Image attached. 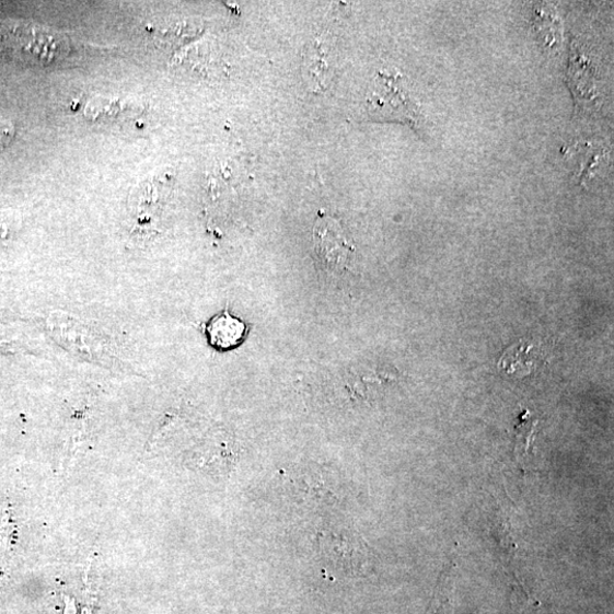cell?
<instances>
[{
    "label": "cell",
    "instance_id": "obj_1",
    "mask_svg": "<svg viewBox=\"0 0 614 614\" xmlns=\"http://www.w3.org/2000/svg\"><path fill=\"white\" fill-rule=\"evenodd\" d=\"M367 104L372 119L397 121L414 128L421 125L418 107L403 86L401 76L379 73L368 94Z\"/></svg>",
    "mask_w": 614,
    "mask_h": 614
},
{
    "label": "cell",
    "instance_id": "obj_2",
    "mask_svg": "<svg viewBox=\"0 0 614 614\" xmlns=\"http://www.w3.org/2000/svg\"><path fill=\"white\" fill-rule=\"evenodd\" d=\"M312 241L315 259L329 275H343L349 269L355 248L348 243L336 219L318 213L312 231Z\"/></svg>",
    "mask_w": 614,
    "mask_h": 614
},
{
    "label": "cell",
    "instance_id": "obj_3",
    "mask_svg": "<svg viewBox=\"0 0 614 614\" xmlns=\"http://www.w3.org/2000/svg\"><path fill=\"white\" fill-rule=\"evenodd\" d=\"M165 187L159 179H153L141 184L131 195L130 198V218L134 223V230L143 233L161 207V196Z\"/></svg>",
    "mask_w": 614,
    "mask_h": 614
},
{
    "label": "cell",
    "instance_id": "obj_4",
    "mask_svg": "<svg viewBox=\"0 0 614 614\" xmlns=\"http://www.w3.org/2000/svg\"><path fill=\"white\" fill-rule=\"evenodd\" d=\"M321 549L332 565L344 570L359 567L363 557L362 548L354 538L343 535L321 536Z\"/></svg>",
    "mask_w": 614,
    "mask_h": 614
},
{
    "label": "cell",
    "instance_id": "obj_5",
    "mask_svg": "<svg viewBox=\"0 0 614 614\" xmlns=\"http://www.w3.org/2000/svg\"><path fill=\"white\" fill-rule=\"evenodd\" d=\"M208 333L216 348L231 349L245 339L247 327L243 321L224 311L211 321Z\"/></svg>",
    "mask_w": 614,
    "mask_h": 614
},
{
    "label": "cell",
    "instance_id": "obj_6",
    "mask_svg": "<svg viewBox=\"0 0 614 614\" xmlns=\"http://www.w3.org/2000/svg\"><path fill=\"white\" fill-rule=\"evenodd\" d=\"M535 348L534 344L520 340L506 349L500 359L499 368L509 374L520 376L535 372L540 362V354H536Z\"/></svg>",
    "mask_w": 614,
    "mask_h": 614
},
{
    "label": "cell",
    "instance_id": "obj_7",
    "mask_svg": "<svg viewBox=\"0 0 614 614\" xmlns=\"http://www.w3.org/2000/svg\"><path fill=\"white\" fill-rule=\"evenodd\" d=\"M308 60L305 62L310 82L314 86H325V81L328 71L327 57L325 53H320L316 43L313 44V49L309 51Z\"/></svg>",
    "mask_w": 614,
    "mask_h": 614
},
{
    "label": "cell",
    "instance_id": "obj_8",
    "mask_svg": "<svg viewBox=\"0 0 614 614\" xmlns=\"http://www.w3.org/2000/svg\"><path fill=\"white\" fill-rule=\"evenodd\" d=\"M18 231V221L13 216H0V245H4L14 239Z\"/></svg>",
    "mask_w": 614,
    "mask_h": 614
},
{
    "label": "cell",
    "instance_id": "obj_9",
    "mask_svg": "<svg viewBox=\"0 0 614 614\" xmlns=\"http://www.w3.org/2000/svg\"><path fill=\"white\" fill-rule=\"evenodd\" d=\"M15 135L16 129L11 121L0 120V152L9 148Z\"/></svg>",
    "mask_w": 614,
    "mask_h": 614
}]
</instances>
